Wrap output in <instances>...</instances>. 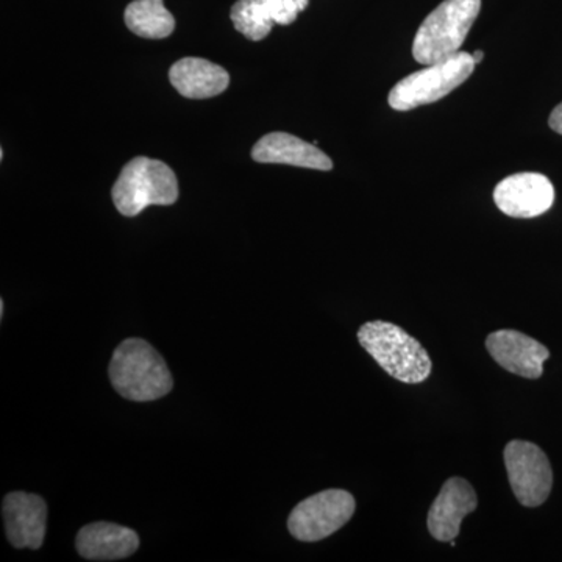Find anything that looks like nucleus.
Instances as JSON below:
<instances>
[{"instance_id": "obj_13", "label": "nucleus", "mask_w": 562, "mask_h": 562, "mask_svg": "<svg viewBox=\"0 0 562 562\" xmlns=\"http://www.w3.org/2000/svg\"><path fill=\"white\" fill-rule=\"evenodd\" d=\"M251 158L258 162L271 165H290L297 168L316 169V171H331L333 161L316 144L306 143L290 133L276 132L262 136L254 149Z\"/></svg>"}, {"instance_id": "obj_1", "label": "nucleus", "mask_w": 562, "mask_h": 562, "mask_svg": "<svg viewBox=\"0 0 562 562\" xmlns=\"http://www.w3.org/2000/svg\"><path fill=\"white\" fill-rule=\"evenodd\" d=\"M114 390L132 402H151L171 392L173 382L160 353L143 339H127L117 346L110 362Z\"/></svg>"}, {"instance_id": "obj_16", "label": "nucleus", "mask_w": 562, "mask_h": 562, "mask_svg": "<svg viewBox=\"0 0 562 562\" xmlns=\"http://www.w3.org/2000/svg\"><path fill=\"white\" fill-rule=\"evenodd\" d=\"M124 20L135 35L146 40L168 38L176 29V20L162 0H135L125 9Z\"/></svg>"}, {"instance_id": "obj_15", "label": "nucleus", "mask_w": 562, "mask_h": 562, "mask_svg": "<svg viewBox=\"0 0 562 562\" xmlns=\"http://www.w3.org/2000/svg\"><path fill=\"white\" fill-rule=\"evenodd\" d=\"M172 87L188 99H209L220 95L231 85V76L220 65L203 58H183L169 70Z\"/></svg>"}, {"instance_id": "obj_10", "label": "nucleus", "mask_w": 562, "mask_h": 562, "mask_svg": "<svg viewBox=\"0 0 562 562\" xmlns=\"http://www.w3.org/2000/svg\"><path fill=\"white\" fill-rule=\"evenodd\" d=\"M7 538L16 549H40L46 536L47 506L43 498L27 492H11L3 498Z\"/></svg>"}, {"instance_id": "obj_2", "label": "nucleus", "mask_w": 562, "mask_h": 562, "mask_svg": "<svg viewBox=\"0 0 562 562\" xmlns=\"http://www.w3.org/2000/svg\"><path fill=\"white\" fill-rule=\"evenodd\" d=\"M358 341L398 382L417 384L430 376L432 364L428 351L391 322H368L358 330Z\"/></svg>"}, {"instance_id": "obj_3", "label": "nucleus", "mask_w": 562, "mask_h": 562, "mask_svg": "<svg viewBox=\"0 0 562 562\" xmlns=\"http://www.w3.org/2000/svg\"><path fill=\"white\" fill-rule=\"evenodd\" d=\"M482 10V0H443L422 22L413 43L414 60L420 65L447 60L460 52L465 36Z\"/></svg>"}, {"instance_id": "obj_8", "label": "nucleus", "mask_w": 562, "mask_h": 562, "mask_svg": "<svg viewBox=\"0 0 562 562\" xmlns=\"http://www.w3.org/2000/svg\"><path fill=\"white\" fill-rule=\"evenodd\" d=\"M494 201L506 216L530 220L552 209L554 188L542 173H516L495 187Z\"/></svg>"}, {"instance_id": "obj_18", "label": "nucleus", "mask_w": 562, "mask_h": 562, "mask_svg": "<svg viewBox=\"0 0 562 562\" xmlns=\"http://www.w3.org/2000/svg\"><path fill=\"white\" fill-rule=\"evenodd\" d=\"M472 57H473V61H475L476 65H479V63L483 60L484 54L482 50H476V52H473Z\"/></svg>"}, {"instance_id": "obj_14", "label": "nucleus", "mask_w": 562, "mask_h": 562, "mask_svg": "<svg viewBox=\"0 0 562 562\" xmlns=\"http://www.w3.org/2000/svg\"><path fill=\"white\" fill-rule=\"evenodd\" d=\"M77 552L90 561H117L138 550L139 538L131 528L110 522H95L77 535Z\"/></svg>"}, {"instance_id": "obj_7", "label": "nucleus", "mask_w": 562, "mask_h": 562, "mask_svg": "<svg viewBox=\"0 0 562 562\" xmlns=\"http://www.w3.org/2000/svg\"><path fill=\"white\" fill-rule=\"evenodd\" d=\"M503 454L517 501L527 508L541 506L553 486L552 465L547 454L536 443L527 441L506 443Z\"/></svg>"}, {"instance_id": "obj_12", "label": "nucleus", "mask_w": 562, "mask_h": 562, "mask_svg": "<svg viewBox=\"0 0 562 562\" xmlns=\"http://www.w3.org/2000/svg\"><path fill=\"white\" fill-rule=\"evenodd\" d=\"M486 349L506 371L536 380L542 375L550 351L541 342L516 330H498L486 338Z\"/></svg>"}, {"instance_id": "obj_9", "label": "nucleus", "mask_w": 562, "mask_h": 562, "mask_svg": "<svg viewBox=\"0 0 562 562\" xmlns=\"http://www.w3.org/2000/svg\"><path fill=\"white\" fill-rule=\"evenodd\" d=\"M310 0H238L231 18L236 31L250 41L265 40L276 24L290 25L308 9Z\"/></svg>"}, {"instance_id": "obj_5", "label": "nucleus", "mask_w": 562, "mask_h": 562, "mask_svg": "<svg viewBox=\"0 0 562 562\" xmlns=\"http://www.w3.org/2000/svg\"><path fill=\"white\" fill-rule=\"evenodd\" d=\"M475 66L472 54L460 50L447 60L417 70L392 88L387 99L391 109L409 111L441 101L472 76Z\"/></svg>"}, {"instance_id": "obj_4", "label": "nucleus", "mask_w": 562, "mask_h": 562, "mask_svg": "<svg viewBox=\"0 0 562 562\" xmlns=\"http://www.w3.org/2000/svg\"><path fill=\"white\" fill-rule=\"evenodd\" d=\"M111 195L121 214L138 216L147 206L176 203L179 181L166 162L138 157L124 166Z\"/></svg>"}, {"instance_id": "obj_11", "label": "nucleus", "mask_w": 562, "mask_h": 562, "mask_svg": "<svg viewBox=\"0 0 562 562\" xmlns=\"http://www.w3.org/2000/svg\"><path fill=\"white\" fill-rule=\"evenodd\" d=\"M479 506L475 490L464 479L447 480L428 512V531L436 541L450 542L458 538L462 520Z\"/></svg>"}, {"instance_id": "obj_17", "label": "nucleus", "mask_w": 562, "mask_h": 562, "mask_svg": "<svg viewBox=\"0 0 562 562\" xmlns=\"http://www.w3.org/2000/svg\"><path fill=\"white\" fill-rule=\"evenodd\" d=\"M549 125L553 132L562 135V103H560V105L552 111V114H550Z\"/></svg>"}, {"instance_id": "obj_6", "label": "nucleus", "mask_w": 562, "mask_h": 562, "mask_svg": "<svg viewBox=\"0 0 562 562\" xmlns=\"http://www.w3.org/2000/svg\"><path fill=\"white\" fill-rule=\"evenodd\" d=\"M357 503L350 492L322 491L292 509L288 528L302 542H316L341 530L355 514Z\"/></svg>"}]
</instances>
